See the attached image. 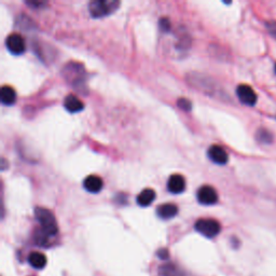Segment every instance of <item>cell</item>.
I'll return each instance as SVG.
<instances>
[{
    "mask_svg": "<svg viewBox=\"0 0 276 276\" xmlns=\"http://www.w3.org/2000/svg\"><path fill=\"white\" fill-rule=\"evenodd\" d=\"M35 216H36L38 222L41 225V230L49 236H54L59 231L58 223H56L53 214L49 209L44 207H36L35 209Z\"/></svg>",
    "mask_w": 276,
    "mask_h": 276,
    "instance_id": "1",
    "label": "cell"
},
{
    "mask_svg": "<svg viewBox=\"0 0 276 276\" xmlns=\"http://www.w3.org/2000/svg\"><path fill=\"white\" fill-rule=\"evenodd\" d=\"M119 6L120 3L116 0H93L89 5V11L92 17L98 19L109 16Z\"/></svg>",
    "mask_w": 276,
    "mask_h": 276,
    "instance_id": "2",
    "label": "cell"
},
{
    "mask_svg": "<svg viewBox=\"0 0 276 276\" xmlns=\"http://www.w3.org/2000/svg\"><path fill=\"white\" fill-rule=\"evenodd\" d=\"M195 230L202 235L208 238H213L219 234L221 230L220 223L215 219H200L195 222Z\"/></svg>",
    "mask_w": 276,
    "mask_h": 276,
    "instance_id": "3",
    "label": "cell"
},
{
    "mask_svg": "<svg viewBox=\"0 0 276 276\" xmlns=\"http://www.w3.org/2000/svg\"><path fill=\"white\" fill-rule=\"evenodd\" d=\"M6 46L12 54H22L26 48L24 38L17 33L9 35L6 40Z\"/></svg>",
    "mask_w": 276,
    "mask_h": 276,
    "instance_id": "4",
    "label": "cell"
},
{
    "mask_svg": "<svg viewBox=\"0 0 276 276\" xmlns=\"http://www.w3.org/2000/svg\"><path fill=\"white\" fill-rule=\"evenodd\" d=\"M197 201L203 205H213L218 201L217 191L211 186H203L197 191Z\"/></svg>",
    "mask_w": 276,
    "mask_h": 276,
    "instance_id": "5",
    "label": "cell"
},
{
    "mask_svg": "<svg viewBox=\"0 0 276 276\" xmlns=\"http://www.w3.org/2000/svg\"><path fill=\"white\" fill-rule=\"evenodd\" d=\"M236 94L238 100L245 105L253 106L257 103V94L249 86L246 84H240L236 90Z\"/></svg>",
    "mask_w": 276,
    "mask_h": 276,
    "instance_id": "6",
    "label": "cell"
},
{
    "mask_svg": "<svg viewBox=\"0 0 276 276\" xmlns=\"http://www.w3.org/2000/svg\"><path fill=\"white\" fill-rule=\"evenodd\" d=\"M207 154H208V158L213 161L214 163L219 164V165L225 164L229 160L228 153H226V151L223 149L222 147L218 146V145L210 146L208 151H207Z\"/></svg>",
    "mask_w": 276,
    "mask_h": 276,
    "instance_id": "7",
    "label": "cell"
},
{
    "mask_svg": "<svg viewBox=\"0 0 276 276\" xmlns=\"http://www.w3.org/2000/svg\"><path fill=\"white\" fill-rule=\"evenodd\" d=\"M167 189L169 190V192L175 194H179L183 192L186 189V180L183 178V176L179 174H175L169 177V179L167 181Z\"/></svg>",
    "mask_w": 276,
    "mask_h": 276,
    "instance_id": "8",
    "label": "cell"
},
{
    "mask_svg": "<svg viewBox=\"0 0 276 276\" xmlns=\"http://www.w3.org/2000/svg\"><path fill=\"white\" fill-rule=\"evenodd\" d=\"M83 186H84V188H86L89 191V192L97 193V192H100V191L103 189L104 182H103V179L101 178L100 176L90 175V176L87 177L86 179H84Z\"/></svg>",
    "mask_w": 276,
    "mask_h": 276,
    "instance_id": "9",
    "label": "cell"
},
{
    "mask_svg": "<svg viewBox=\"0 0 276 276\" xmlns=\"http://www.w3.org/2000/svg\"><path fill=\"white\" fill-rule=\"evenodd\" d=\"M177 213H178V207H177L175 204H172V203L162 204L157 208V215L161 219L174 218L177 215Z\"/></svg>",
    "mask_w": 276,
    "mask_h": 276,
    "instance_id": "10",
    "label": "cell"
},
{
    "mask_svg": "<svg viewBox=\"0 0 276 276\" xmlns=\"http://www.w3.org/2000/svg\"><path fill=\"white\" fill-rule=\"evenodd\" d=\"M64 107L69 112H79L84 108L83 103L75 95H67L64 100Z\"/></svg>",
    "mask_w": 276,
    "mask_h": 276,
    "instance_id": "11",
    "label": "cell"
},
{
    "mask_svg": "<svg viewBox=\"0 0 276 276\" xmlns=\"http://www.w3.org/2000/svg\"><path fill=\"white\" fill-rule=\"evenodd\" d=\"M28 262H30V264L33 267L37 268V270H42V268L46 267L48 260L46 254H44L42 252L35 251V252H31L30 256H28Z\"/></svg>",
    "mask_w": 276,
    "mask_h": 276,
    "instance_id": "12",
    "label": "cell"
},
{
    "mask_svg": "<svg viewBox=\"0 0 276 276\" xmlns=\"http://www.w3.org/2000/svg\"><path fill=\"white\" fill-rule=\"evenodd\" d=\"M0 100L4 105H13L17 101V93L13 88L9 86H4L0 90Z\"/></svg>",
    "mask_w": 276,
    "mask_h": 276,
    "instance_id": "13",
    "label": "cell"
},
{
    "mask_svg": "<svg viewBox=\"0 0 276 276\" xmlns=\"http://www.w3.org/2000/svg\"><path fill=\"white\" fill-rule=\"evenodd\" d=\"M155 199V192L151 188L144 189L137 196V203L140 206H149Z\"/></svg>",
    "mask_w": 276,
    "mask_h": 276,
    "instance_id": "14",
    "label": "cell"
},
{
    "mask_svg": "<svg viewBox=\"0 0 276 276\" xmlns=\"http://www.w3.org/2000/svg\"><path fill=\"white\" fill-rule=\"evenodd\" d=\"M159 276H186L178 266L168 263L163 264L159 268Z\"/></svg>",
    "mask_w": 276,
    "mask_h": 276,
    "instance_id": "15",
    "label": "cell"
},
{
    "mask_svg": "<svg viewBox=\"0 0 276 276\" xmlns=\"http://www.w3.org/2000/svg\"><path fill=\"white\" fill-rule=\"evenodd\" d=\"M257 138L261 141V143H270V141L272 140V135L267 131L261 130L258 133Z\"/></svg>",
    "mask_w": 276,
    "mask_h": 276,
    "instance_id": "16",
    "label": "cell"
},
{
    "mask_svg": "<svg viewBox=\"0 0 276 276\" xmlns=\"http://www.w3.org/2000/svg\"><path fill=\"white\" fill-rule=\"evenodd\" d=\"M177 105H178L179 108L185 111H189L191 109V103L187 98H179L178 102H177Z\"/></svg>",
    "mask_w": 276,
    "mask_h": 276,
    "instance_id": "17",
    "label": "cell"
},
{
    "mask_svg": "<svg viewBox=\"0 0 276 276\" xmlns=\"http://www.w3.org/2000/svg\"><path fill=\"white\" fill-rule=\"evenodd\" d=\"M160 28L164 32L169 31V28H171V22H169V21L166 18L161 19L160 20Z\"/></svg>",
    "mask_w": 276,
    "mask_h": 276,
    "instance_id": "18",
    "label": "cell"
},
{
    "mask_svg": "<svg viewBox=\"0 0 276 276\" xmlns=\"http://www.w3.org/2000/svg\"><path fill=\"white\" fill-rule=\"evenodd\" d=\"M157 254H158V257H159L161 260H166V259L169 258V252H168V250H167L166 248H161V249H159L158 252H157Z\"/></svg>",
    "mask_w": 276,
    "mask_h": 276,
    "instance_id": "19",
    "label": "cell"
},
{
    "mask_svg": "<svg viewBox=\"0 0 276 276\" xmlns=\"http://www.w3.org/2000/svg\"><path fill=\"white\" fill-rule=\"evenodd\" d=\"M267 28L270 33L276 38V23H270L267 25Z\"/></svg>",
    "mask_w": 276,
    "mask_h": 276,
    "instance_id": "20",
    "label": "cell"
},
{
    "mask_svg": "<svg viewBox=\"0 0 276 276\" xmlns=\"http://www.w3.org/2000/svg\"><path fill=\"white\" fill-rule=\"evenodd\" d=\"M275 72H276V65H275Z\"/></svg>",
    "mask_w": 276,
    "mask_h": 276,
    "instance_id": "21",
    "label": "cell"
}]
</instances>
